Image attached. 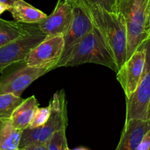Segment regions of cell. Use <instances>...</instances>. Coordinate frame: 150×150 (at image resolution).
Here are the masks:
<instances>
[{
	"label": "cell",
	"instance_id": "cell-15",
	"mask_svg": "<svg viewBox=\"0 0 150 150\" xmlns=\"http://www.w3.org/2000/svg\"><path fill=\"white\" fill-rule=\"evenodd\" d=\"M38 107L39 103L35 96L24 99V100L16 108L11 116V122L13 126L22 131L28 128Z\"/></svg>",
	"mask_w": 150,
	"mask_h": 150
},
{
	"label": "cell",
	"instance_id": "cell-20",
	"mask_svg": "<svg viewBox=\"0 0 150 150\" xmlns=\"http://www.w3.org/2000/svg\"><path fill=\"white\" fill-rule=\"evenodd\" d=\"M88 4L96 5L110 13H117V0H83Z\"/></svg>",
	"mask_w": 150,
	"mask_h": 150
},
{
	"label": "cell",
	"instance_id": "cell-2",
	"mask_svg": "<svg viewBox=\"0 0 150 150\" xmlns=\"http://www.w3.org/2000/svg\"><path fill=\"white\" fill-rule=\"evenodd\" d=\"M149 7L150 0H117V13L123 17L127 32L128 58L150 38Z\"/></svg>",
	"mask_w": 150,
	"mask_h": 150
},
{
	"label": "cell",
	"instance_id": "cell-22",
	"mask_svg": "<svg viewBox=\"0 0 150 150\" xmlns=\"http://www.w3.org/2000/svg\"><path fill=\"white\" fill-rule=\"evenodd\" d=\"M10 8H11V7L8 6V5H5V4L2 3V2H0V16L2 15V13H3L4 12H5V11H9Z\"/></svg>",
	"mask_w": 150,
	"mask_h": 150
},
{
	"label": "cell",
	"instance_id": "cell-3",
	"mask_svg": "<svg viewBox=\"0 0 150 150\" xmlns=\"http://www.w3.org/2000/svg\"><path fill=\"white\" fill-rule=\"evenodd\" d=\"M49 105L51 108V113L48 121L39 127H28L23 130L19 149L31 144H47L55 132L66 129L69 121L64 90L56 91Z\"/></svg>",
	"mask_w": 150,
	"mask_h": 150
},
{
	"label": "cell",
	"instance_id": "cell-8",
	"mask_svg": "<svg viewBox=\"0 0 150 150\" xmlns=\"http://www.w3.org/2000/svg\"><path fill=\"white\" fill-rule=\"evenodd\" d=\"M64 48L63 35L47 37L35 47L28 54L24 63L29 66L50 71L55 69L60 60Z\"/></svg>",
	"mask_w": 150,
	"mask_h": 150
},
{
	"label": "cell",
	"instance_id": "cell-24",
	"mask_svg": "<svg viewBox=\"0 0 150 150\" xmlns=\"http://www.w3.org/2000/svg\"><path fill=\"white\" fill-rule=\"evenodd\" d=\"M66 150H89V149H88L86 148V147H77V148H74V149H69V147H68Z\"/></svg>",
	"mask_w": 150,
	"mask_h": 150
},
{
	"label": "cell",
	"instance_id": "cell-26",
	"mask_svg": "<svg viewBox=\"0 0 150 150\" xmlns=\"http://www.w3.org/2000/svg\"><path fill=\"white\" fill-rule=\"evenodd\" d=\"M66 1H69V2L74 4V3H78V2H80V0H66Z\"/></svg>",
	"mask_w": 150,
	"mask_h": 150
},
{
	"label": "cell",
	"instance_id": "cell-25",
	"mask_svg": "<svg viewBox=\"0 0 150 150\" xmlns=\"http://www.w3.org/2000/svg\"><path fill=\"white\" fill-rule=\"evenodd\" d=\"M148 32L150 35V7H149V20H148Z\"/></svg>",
	"mask_w": 150,
	"mask_h": 150
},
{
	"label": "cell",
	"instance_id": "cell-27",
	"mask_svg": "<svg viewBox=\"0 0 150 150\" xmlns=\"http://www.w3.org/2000/svg\"><path fill=\"white\" fill-rule=\"evenodd\" d=\"M147 121L149 122L150 124V105H149V111H148V116H147Z\"/></svg>",
	"mask_w": 150,
	"mask_h": 150
},
{
	"label": "cell",
	"instance_id": "cell-5",
	"mask_svg": "<svg viewBox=\"0 0 150 150\" xmlns=\"http://www.w3.org/2000/svg\"><path fill=\"white\" fill-rule=\"evenodd\" d=\"M93 27L91 18L81 0L78 3L73 4V19L67 32L63 35L64 48L63 54L55 69L66 66L75 47Z\"/></svg>",
	"mask_w": 150,
	"mask_h": 150
},
{
	"label": "cell",
	"instance_id": "cell-18",
	"mask_svg": "<svg viewBox=\"0 0 150 150\" xmlns=\"http://www.w3.org/2000/svg\"><path fill=\"white\" fill-rule=\"evenodd\" d=\"M48 150H66L68 148L66 129L55 132L47 144Z\"/></svg>",
	"mask_w": 150,
	"mask_h": 150
},
{
	"label": "cell",
	"instance_id": "cell-28",
	"mask_svg": "<svg viewBox=\"0 0 150 150\" xmlns=\"http://www.w3.org/2000/svg\"><path fill=\"white\" fill-rule=\"evenodd\" d=\"M17 150H22V149H17Z\"/></svg>",
	"mask_w": 150,
	"mask_h": 150
},
{
	"label": "cell",
	"instance_id": "cell-13",
	"mask_svg": "<svg viewBox=\"0 0 150 150\" xmlns=\"http://www.w3.org/2000/svg\"><path fill=\"white\" fill-rule=\"evenodd\" d=\"M38 31V24H25L0 18V47Z\"/></svg>",
	"mask_w": 150,
	"mask_h": 150
},
{
	"label": "cell",
	"instance_id": "cell-11",
	"mask_svg": "<svg viewBox=\"0 0 150 150\" xmlns=\"http://www.w3.org/2000/svg\"><path fill=\"white\" fill-rule=\"evenodd\" d=\"M73 19V3L58 0L53 12L38 24L41 33L47 37L64 35Z\"/></svg>",
	"mask_w": 150,
	"mask_h": 150
},
{
	"label": "cell",
	"instance_id": "cell-17",
	"mask_svg": "<svg viewBox=\"0 0 150 150\" xmlns=\"http://www.w3.org/2000/svg\"><path fill=\"white\" fill-rule=\"evenodd\" d=\"M24 100L13 93H0V120L11 119L16 108Z\"/></svg>",
	"mask_w": 150,
	"mask_h": 150
},
{
	"label": "cell",
	"instance_id": "cell-12",
	"mask_svg": "<svg viewBox=\"0 0 150 150\" xmlns=\"http://www.w3.org/2000/svg\"><path fill=\"white\" fill-rule=\"evenodd\" d=\"M150 129L148 121L131 119L125 122L120 141L115 150H137L144 135Z\"/></svg>",
	"mask_w": 150,
	"mask_h": 150
},
{
	"label": "cell",
	"instance_id": "cell-14",
	"mask_svg": "<svg viewBox=\"0 0 150 150\" xmlns=\"http://www.w3.org/2000/svg\"><path fill=\"white\" fill-rule=\"evenodd\" d=\"M9 11L16 21L25 24H38L47 16V14L24 0L16 1Z\"/></svg>",
	"mask_w": 150,
	"mask_h": 150
},
{
	"label": "cell",
	"instance_id": "cell-21",
	"mask_svg": "<svg viewBox=\"0 0 150 150\" xmlns=\"http://www.w3.org/2000/svg\"><path fill=\"white\" fill-rule=\"evenodd\" d=\"M22 150H48L47 144H31L24 147Z\"/></svg>",
	"mask_w": 150,
	"mask_h": 150
},
{
	"label": "cell",
	"instance_id": "cell-9",
	"mask_svg": "<svg viewBox=\"0 0 150 150\" xmlns=\"http://www.w3.org/2000/svg\"><path fill=\"white\" fill-rule=\"evenodd\" d=\"M146 56V48L143 43L116 73V79L124 90L126 99L135 92L139 84L145 69Z\"/></svg>",
	"mask_w": 150,
	"mask_h": 150
},
{
	"label": "cell",
	"instance_id": "cell-1",
	"mask_svg": "<svg viewBox=\"0 0 150 150\" xmlns=\"http://www.w3.org/2000/svg\"><path fill=\"white\" fill-rule=\"evenodd\" d=\"M93 26L99 30L112 52L118 71L127 60V32L123 17L81 0ZM117 73V72H116Z\"/></svg>",
	"mask_w": 150,
	"mask_h": 150
},
{
	"label": "cell",
	"instance_id": "cell-16",
	"mask_svg": "<svg viewBox=\"0 0 150 150\" xmlns=\"http://www.w3.org/2000/svg\"><path fill=\"white\" fill-rule=\"evenodd\" d=\"M22 130L13 126L11 119L0 120V150L19 149Z\"/></svg>",
	"mask_w": 150,
	"mask_h": 150
},
{
	"label": "cell",
	"instance_id": "cell-4",
	"mask_svg": "<svg viewBox=\"0 0 150 150\" xmlns=\"http://www.w3.org/2000/svg\"><path fill=\"white\" fill-rule=\"evenodd\" d=\"M85 63L102 65L116 73L118 71L110 49L95 27L75 47L65 66H77Z\"/></svg>",
	"mask_w": 150,
	"mask_h": 150
},
{
	"label": "cell",
	"instance_id": "cell-7",
	"mask_svg": "<svg viewBox=\"0 0 150 150\" xmlns=\"http://www.w3.org/2000/svg\"><path fill=\"white\" fill-rule=\"evenodd\" d=\"M47 38L40 30L0 47V72L14 64L24 63L32 50Z\"/></svg>",
	"mask_w": 150,
	"mask_h": 150
},
{
	"label": "cell",
	"instance_id": "cell-19",
	"mask_svg": "<svg viewBox=\"0 0 150 150\" xmlns=\"http://www.w3.org/2000/svg\"><path fill=\"white\" fill-rule=\"evenodd\" d=\"M51 113V108L49 105L45 108H38L35 112L34 117L32 120L31 124L29 126L30 128H37L43 126L48 121Z\"/></svg>",
	"mask_w": 150,
	"mask_h": 150
},
{
	"label": "cell",
	"instance_id": "cell-6",
	"mask_svg": "<svg viewBox=\"0 0 150 150\" xmlns=\"http://www.w3.org/2000/svg\"><path fill=\"white\" fill-rule=\"evenodd\" d=\"M146 48V65L136 90L126 99V120L147 121L150 105V38L144 42Z\"/></svg>",
	"mask_w": 150,
	"mask_h": 150
},
{
	"label": "cell",
	"instance_id": "cell-29",
	"mask_svg": "<svg viewBox=\"0 0 150 150\" xmlns=\"http://www.w3.org/2000/svg\"><path fill=\"white\" fill-rule=\"evenodd\" d=\"M0 75H1V72H0Z\"/></svg>",
	"mask_w": 150,
	"mask_h": 150
},
{
	"label": "cell",
	"instance_id": "cell-10",
	"mask_svg": "<svg viewBox=\"0 0 150 150\" xmlns=\"http://www.w3.org/2000/svg\"><path fill=\"white\" fill-rule=\"evenodd\" d=\"M49 71H50L49 69L32 67L24 64L5 76L0 75V93H13L21 96L24 91L33 82Z\"/></svg>",
	"mask_w": 150,
	"mask_h": 150
},
{
	"label": "cell",
	"instance_id": "cell-23",
	"mask_svg": "<svg viewBox=\"0 0 150 150\" xmlns=\"http://www.w3.org/2000/svg\"><path fill=\"white\" fill-rule=\"evenodd\" d=\"M16 1H18V0H0V2L11 7Z\"/></svg>",
	"mask_w": 150,
	"mask_h": 150
}]
</instances>
